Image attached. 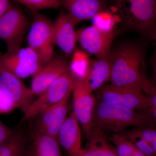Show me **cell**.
Segmentation results:
<instances>
[{"label": "cell", "mask_w": 156, "mask_h": 156, "mask_svg": "<svg viewBox=\"0 0 156 156\" xmlns=\"http://www.w3.org/2000/svg\"><path fill=\"white\" fill-rule=\"evenodd\" d=\"M111 84L115 87L142 90L148 80L144 49L137 44L125 43L112 48L110 53Z\"/></svg>", "instance_id": "obj_1"}, {"label": "cell", "mask_w": 156, "mask_h": 156, "mask_svg": "<svg viewBox=\"0 0 156 156\" xmlns=\"http://www.w3.org/2000/svg\"><path fill=\"white\" fill-rule=\"evenodd\" d=\"M114 8L126 27L156 41V0H115Z\"/></svg>", "instance_id": "obj_2"}, {"label": "cell", "mask_w": 156, "mask_h": 156, "mask_svg": "<svg viewBox=\"0 0 156 156\" xmlns=\"http://www.w3.org/2000/svg\"><path fill=\"white\" fill-rule=\"evenodd\" d=\"M149 126L155 127L145 113L96 99L93 128L99 129L104 133L108 131L115 134L130 127Z\"/></svg>", "instance_id": "obj_3"}, {"label": "cell", "mask_w": 156, "mask_h": 156, "mask_svg": "<svg viewBox=\"0 0 156 156\" xmlns=\"http://www.w3.org/2000/svg\"><path fill=\"white\" fill-rule=\"evenodd\" d=\"M30 26L22 10L11 5L0 18V39L5 43L6 53L12 54L21 48L23 37Z\"/></svg>", "instance_id": "obj_4"}, {"label": "cell", "mask_w": 156, "mask_h": 156, "mask_svg": "<svg viewBox=\"0 0 156 156\" xmlns=\"http://www.w3.org/2000/svg\"><path fill=\"white\" fill-rule=\"evenodd\" d=\"M32 11L33 20L27 37L28 46L37 53L44 65L54 56L53 22L37 11Z\"/></svg>", "instance_id": "obj_5"}, {"label": "cell", "mask_w": 156, "mask_h": 156, "mask_svg": "<svg viewBox=\"0 0 156 156\" xmlns=\"http://www.w3.org/2000/svg\"><path fill=\"white\" fill-rule=\"evenodd\" d=\"M97 99L105 103L125 107L144 113L150 105L149 98L142 90L105 85L97 90Z\"/></svg>", "instance_id": "obj_6"}, {"label": "cell", "mask_w": 156, "mask_h": 156, "mask_svg": "<svg viewBox=\"0 0 156 156\" xmlns=\"http://www.w3.org/2000/svg\"><path fill=\"white\" fill-rule=\"evenodd\" d=\"M73 81L69 70L62 75L34 101L24 114L23 119H34L43 111L62 100L67 92L73 89Z\"/></svg>", "instance_id": "obj_7"}, {"label": "cell", "mask_w": 156, "mask_h": 156, "mask_svg": "<svg viewBox=\"0 0 156 156\" xmlns=\"http://www.w3.org/2000/svg\"><path fill=\"white\" fill-rule=\"evenodd\" d=\"M74 113L80 124L87 140L93 129V117L96 99L83 81L74 80L72 91Z\"/></svg>", "instance_id": "obj_8"}, {"label": "cell", "mask_w": 156, "mask_h": 156, "mask_svg": "<svg viewBox=\"0 0 156 156\" xmlns=\"http://www.w3.org/2000/svg\"><path fill=\"white\" fill-rule=\"evenodd\" d=\"M0 62L21 79L33 76L44 65L37 53L29 46L12 54H3Z\"/></svg>", "instance_id": "obj_9"}, {"label": "cell", "mask_w": 156, "mask_h": 156, "mask_svg": "<svg viewBox=\"0 0 156 156\" xmlns=\"http://www.w3.org/2000/svg\"><path fill=\"white\" fill-rule=\"evenodd\" d=\"M73 89L62 100L43 111L34 119V128L43 134L57 138L59 129L68 116Z\"/></svg>", "instance_id": "obj_10"}, {"label": "cell", "mask_w": 156, "mask_h": 156, "mask_svg": "<svg viewBox=\"0 0 156 156\" xmlns=\"http://www.w3.org/2000/svg\"><path fill=\"white\" fill-rule=\"evenodd\" d=\"M0 87L17 108L25 114L36 96L26 87L21 79L6 68L0 62Z\"/></svg>", "instance_id": "obj_11"}, {"label": "cell", "mask_w": 156, "mask_h": 156, "mask_svg": "<svg viewBox=\"0 0 156 156\" xmlns=\"http://www.w3.org/2000/svg\"><path fill=\"white\" fill-rule=\"evenodd\" d=\"M115 34H106L93 25L76 31L77 41L87 53L97 58H109Z\"/></svg>", "instance_id": "obj_12"}, {"label": "cell", "mask_w": 156, "mask_h": 156, "mask_svg": "<svg viewBox=\"0 0 156 156\" xmlns=\"http://www.w3.org/2000/svg\"><path fill=\"white\" fill-rule=\"evenodd\" d=\"M69 70V63L65 57L60 55L54 56L33 76L30 89L35 95L39 96Z\"/></svg>", "instance_id": "obj_13"}, {"label": "cell", "mask_w": 156, "mask_h": 156, "mask_svg": "<svg viewBox=\"0 0 156 156\" xmlns=\"http://www.w3.org/2000/svg\"><path fill=\"white\" fill-rule=\"evenodd\" d=\"M75 21L65 11H61L53 22V41L66 54L70 55L76 50L77 42Z\"/></svg>", "instance_id": "obj_14"}, {"label": "cell", "mask_w": 156, "mask_h": 156, "mask_svg": "<svg viewBox=\"0 0 156 156\" xmlns=\"http://www.w3.org/2000/svg\"><path fill=\"white\" fill-rule=\"evenodd\" d=\"M80 124L72 112L67 116L58 132V142L69 156H79L83 149Z\"/></svg>", "instance_id": "obj_15"}, {"label": "cell", "mask_w": 156, "mask_h": 156, "mask_svg": "<svg viewBox=\"0 0 156 156\" xmlns=\"http://www.w3.org/2000/svg\"><path fill=\"white\" fill-rule=\"evenodd\" d=\"M61 6L66 9L76 24L92 20L98 14L108 10L104 0H60Z\"/></svg>", "instance_id": "obj_16"}, {"label": "cell", "mask_w": 156, "mask_h": 156, "mask_svg": "<svg viewBox=\"0 0 156 156\" xmlns=\"http://www.w3.org/2000/svg\"><path fill=\"white\" fill-rule=\"evenodd\" d=\"M32 132L25 156H63L57 138L41 133L34 128Z\"/></svg>", "instance_id": "obj_17"}, {"label": "cell", "mask_w": 156, "mask_h": 156, "mask_svg": "<svg viewBox=\"0 0 156 156\" xmlns=\"http://www.w3.org/2000/svg\"><path fill=\"white\" fill-rule=\"evenodd\" d=\"M111 72L109 58L92 60L89 71L85 80L83 81V83L88 91L93 93L110 81Z\"/></svg>", "instance_id": "obj_18"}, {"label": "cell", "mask_w": 156, "mask_h": 156, "mask_svg": "<svg viewBox=\"0 0 156 156\" xmlns=\"http://www.w3.org/2000/svg\"><path fill=\"white\" fill-rule=\"evenodd\" d=\"M79 156H119L114 146L99 129L93 128Z\"/></svg>", "instance_id": "obj_19"}, {"label": "cell", "mask_w": 156, "mask_h": 156, "mask_svg": "<svg viewBox=\"0 0 156 156\" xmlns=\"http://www.w3.org/2000/svg\"><path fill=\"white\" fill-rule=\"evenodd\" d=\"M28 139L20 130L14 131L0 145V156H25Z\"/></svg>", "instance_id": "obj_20"}, {"label": "cell", "mask_w": 156, "mask_h": 156, "mask_svg": "<svg viewBox=\"0 0 156 156\" xmlns=\"http://www.w3.org/2000/svg\"><path fill=\"white\" fill-rule=\"evenodd\" d=\"M88 53L76 49L69 63L70 73L74 80L83 81L87 76L91 63Z\"/></svg>", "instance_id": "obj_21"}, {"label": "cell", "mask_w": 156, "mask_h": 156, "mask_svg": "<svg viewBox=\"0 0 156 156\" xmlns=\"http://www.w3.org/2000/svg\"><path fill=\"white\" fill-rule=\"evenodd\" d=\"M108 139L114 146L119 156H147L132 143L119 134H114Z\"/></svg>", "instance_id": "obj_22"}, {"label": "cell", "mask_w": 156, "mask_h": 156, "mask_svg": "<svg viewBox=\"0 0 156 156\" xmlns=\"http://www.w3.org/2000/svg\"><path fill=\"white\" fill-rule=\"evenodd\" d=\"M119 17L108 10L98 14L92 19V25L102 32L115 34V27Z\"/></svg>", "instance_id": "obj_23"}, {"label": "cell", "mask_w": 156, "mask_h": 156, "mask_svg": "<svg viewBox=\"0 0 156 156\" xmlns=\"http://www.w3.org/2000/svg\"><path fill=\"white\" fill-rule=\"evenodd\" d=\"M117 134L129 140L147 156H156L153 149L136 132L134 128L132 129H125Z\"/></svg>", "instance_id": "obj_24"}, {"label": "cell", "mask_w": 156, "mask_h": 156, "mask_svg": "<svg viewBox=\"0 0 156 156\" xmlns=\"http://www.w3.org/2000/svg\"><path fill=\"white\" fill-rule=\"evenodd\" d=\"M22 4L32 11L46 9H58L60 0H12Z\"/></svg>", "instance_id": "obj_25"}, {"label": "cell", "mask_w": 156, "mask_h": 156, "mask_svg": "<svg viewBox=\"0 0 156 156\" xmlns=\"http://www.w3.org/2000/svg\"><path fill=\"white\" fill-rule=\"evenodd\" d=\"M142 91L150 100V105L145 113L150 118L156 127V87L152 84L150 79L143 87Z\"/></svg>", "instance_id": "obj_26"}, {"label": "cell", "mask_w": 156, "mask_h": 156, "mask_svg": "<svg viewBox=\"0 0 156 156\" xmlns=\"http://www.w3.org/2000/svg\"><path fill=\"white\" fill-rule=\"evenodd\" d=\"M134 128L136 132L150 144L156 154V127L149 126Z\"/></svg>", "instance_id": "obj_27"}, {"label": "cell", "mask_w": 156, "mask_h": 156, "mask_svg": "<svg viewBox=\"0 0 156 156\" xmlns=\"http://www.w3.org/2000/svg\"><path fill=\"white\" fill-rule=\"evenodd\" d=\"M17 108V105L0 87V115L10 113Z\"/></svg>", "instance_id": "obj_28"}, {"label": "cell", "mask_w": 156, "mask_h": 156, "mask_svg": "<svg viewBox=\"0 0 156 156\" xmlns=\"http://www.w3.org/2000/svg\"><path fill=\"white\" fill-rule=\"evenodd\" d=\"M13 132L0 120V145L9 139Z\"/></svg>", "instance_id": "obj_29"}, {"label": "cell", "mask_w": 156, "mask_h": 156, "mask_svg": "<svg viewBox=\"0 0 156 156\" xmlns=\"http://www.w3.org/2000/svg\"><path fill=\"white\" fill-rule=\"evenodd\" d=\"M150 62L152 75L150 80L152 84L156 87V49L151 56Z\"/></svg>", "instance_id": "obj_30"}, {"label": "cell", "mask_w": 156, "mask_h": 156, "mask_svg": "<svg viewBox=\"0 0 156 156\" xmlns=\"http://www.w3.org/2000/svg\"><path fill=\"white\" fill-rule=\"evenodd\" d=\"M11 0H0V18L8 11L11 5Z\"/></svg>", "instance_id": "obj_31"}, {"label": "cell", "mask_w": 156, "mask_h": 156, "mask_svg": "<svg viewBox=\"0 0 156 156\" xmlns=\"http://www.w3.org/2000/svg\"></svg>", "instance_id": "obj_32"}, {"label": "cell", "mask_w": 156, "mask_h": 156, "mask_svg": "<svg viewBox=\"0 0 156 156\" xmlns=\"http://www.w3.org/2000/svg\"></svg>", "instance_id": "obj_33"}]
</instances>
